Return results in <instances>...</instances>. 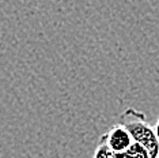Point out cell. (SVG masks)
<instances>
[{
	"mask_svg": "<svg viewBox=\"0 0 159 158\" xmlns=\"http://www.w3.org/2000/svg\"><path fill=\"white\" fill-rule=\"evenodd\" d=\"M118 123L128 130L133 142L147 150L150 158H159V141L155 135L154 127L148 124L143 112L128 108L122 112Z\"/></svg>",
	"mask_w": 159,
	"mask_h": 158,
	"instance_id": "cell-1",
	"label": "cell"
},
{
	"mask_svg": "<svg viewBox=\"0 0 159 158\" xmlns=\"http://www.w3.org/2000/svg\"><path fill=\"white\" fill-rule=\"evenodd\" d=\"M93 158H116V154L111 151L109 147H107L106 143H105L102 139L99 138L98 143H97L95 150H94Z\"/></svg>",
	"mask_w": 159,
	"mask_h": 158,
	"instance_id": "cell-4",
	"label": "cell"
},
{
	"mask_svg": "<svg viewBox=\"0 0 159 158\" xmlns=\"http://www.w3.org/2000/svg\"><path fill=\"white\" fill-rule=\"evenodd\" d=\"M116 158H150V154L147 153V150L143 146L133 142L132 146L128 150H125L124 153L116 154Z\"/></svg>",
	"mask_w": 159,
	"mask_h": 158,
	"instance_id": "cell-3",
	"label": "cell"
},
{
	"mask_svg": "<svg viewBox=\"0 0 159 158\" xmlns=\"http://www.w3.org/2000/svg\"><path fill=\"white\" fill-rule=\"evenodd\" d=\"M154 130H155V135H157V138H158V141H159V116H158V120H157V123H155V127H154Z\"/></svg>",
	"mask_w": 159,
	"mask_h": 158,
	"instance_id": "cell-5",
	"label": "cell"
},
{
	"mask_svg": "<svg viewBox=\"0 0 159 158\" xmlns=\"http://www.w3.org/2000/svg\"><path fill=\"white\" fill-rule=\"evenodd\" d=\"M101 139L106 143L107 147H109L114 154L124 153L133 143L131 134H129L128 130H126L124 125H121L120 123H116L114 125H111L110 130L101 136Z\"/></svg>",
	"mask_w": 159,
	"mask_h": 158,
	"instance_id": "cell-2",
	"label": "cell"
}]
</instances>
